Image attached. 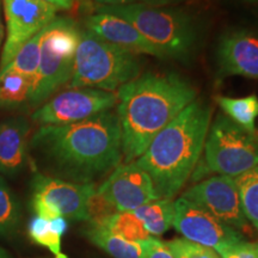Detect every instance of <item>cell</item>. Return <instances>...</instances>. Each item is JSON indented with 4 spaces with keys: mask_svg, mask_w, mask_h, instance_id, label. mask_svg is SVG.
<instances>
[{
    "mask_svg": "<svg viewBox=\"0 0 258 258\" xmlns=\"http://www.w3.org/2000/svg\"><path fill=\"white\" fill-rule=\"evenodd\" d=\"M172 226L184 239L211 247L218 254L243 240L241 234L235 228L226 225L207 209L184 198L175 201Z\"/></svg>",
    "mask_w": 258,
    "mask_h": 258,
    "instance_id": "11",
    "label": "cell"
},
{
    "mask_svg": "<svg viewBox=\"0 0 258 258\" xmlns=\"http://www.w3.org/2000/svg\"><path fill=\"white\" fill-rule=\"evenodd\" d=\"M221 258H258V241H244L232 245L219 253Z\"/></svg>",
    "mask_w": 258,
    "mask_h": 258,
    "instance_id": "28",
    "label": "cell"
},
{
    "mask_svg": "<svg viewBox=\"0 0 258 258\" xmlns=\"http://www.w3.org/2000/svg\"><path fill=\"white\" fill-rule=\"evenodd\" d=\"M41 34L40 64L30 99L34 106L46 102L72 78L82 30L73 19L55 17Z\"/></svg>",
    "mask_w": 258,
    "mask_h": 258,
    "instance_id": "6",
    "label": "cell"
},
{
    "mask_svg": "<svg viewBox=\"0 0 258 258\" xmlns=\"http://www.w3.org/2000/svg\"><path fill=\"white\" fill-rule=\"evenodd\" d=\"M117 114L124 163L137 160L158 134L198 97L177 73H146L117 90Z\"/></svg>",
    "mask_w": 258,
    "mask_h": 258,
    "instance_id": "2",
    "label": "cell"
},
{
    "mask_svg": "<svg viewBox=\"0 0 258 258\" xmlns=\"http://www.w3.org/2000/svg\"><path fill=\"white\" fill-rule=\"evenodd\" d=\"M215 102L231 121L250 133H256V120L258 117V97L250 95L240 98L217 96Z\"/></svg>",
    "mask_w": 258,
    "mask_h": 258,
    "instance_id": "20",
    "label": "cell"
},
{
    "mask_svg": "<svg viewBox=\"0 0 258 258\" xmlns=\"http://www.w3.org/2000/svg\"><path fill=\"white\" fill-rule=\"evenodd\" d=\"M34 82L10 66L0 70V109L16 110L30 104Z\"/></svg>",
    "mask_w": 258,
    "mask_h": 258,
    "instance_id": "17",
    "label": "cell"
},
{
    "mask_svg": "<svg viewBox=\"0 0 258 258\" xmlns=\"http://www.w3.org/2000/svg\"><path fill=\"white\" fill-rule=\"evenodd\" d=\"M86 212H88V222L92 225H102L106 219L114 215L118 211L115 206L106 200L101 192L95 190V192L90 196L88 200V206H86Z\"/></svg>",
    "mask_w": 258,
    "mask_h": 258,
    "instance_id": "27",
    "label": "cell"
},
{
    "mask_svg": "<svg viewBox=\"0 0 258 258\" xmlns=\"http://www.w3.org/2000/svg\"><path fill=\"white\" fill-rule=\"evenodd\" d=\"M42 32V31H41ZM41 32L22 46L8 66L35 82L41 57Z\"/></svg>",
    "mask_w": 258,
    "mask_h": 258,
    "instance_id": "25",
    "label": "cell"
},
{
    "mask_svg": "<svg viewBox=\"0 0 258 258\" xmlns=\"http://www.w3.org/2000/svg\"><path fill=\"white\" fill-rule=\"evenodd\" d=\"M135 54L108 43L89 30H82L77 48L71 89H98L114 92L140 76Z\"/></svg>",
    "mask_w": 258,
    "mask_h": 258,
    "instance_id": "5",
    "label": "cell"
},
{
    "mask_svg": "<svg viewBox=\"0 0 258 258\" xmlns=\"http://www.w3.org/2000/svg\"><path fill=\"white\" fill-rule=\"evenodd\" d=\"M217 59L221 78L241 76L258 79V34L246 29L225 34L219 42Z\"/></svg>",
    "mask_w": 258,
    "mask_h": 258,
    "instance_id": "14",
    "label": "cell"
},
{
    "mask_svg": "<svg viewBox=\"0 0 258 258\" xmlns=\"http://www.w3.org/2000/svg\"><path fill=\"white\" fill-rule=\"evenodd\" d=\"M102 226L108 228L111 233L135 243H140L151 238V234L145 228L143 221L134 214V212H117L106 219Z\"/></svg>",
    "mask_w": 258,
    "mask_h": 258,
    "instance_id": "22",
    "label": "cell"
},
{
    "mask_svg": "<svg viewBox=\"0 0 258 258\" xmlns=\"http://www.w3.org/2000/svg\"><path fill=\"white\" fill-rule=\"evenodd\" d=\"M102 6H115V5H127V4H147V5H167L178 3L180 0H95Z\"/></svg>",
    "mask_w": 258,
    "mask_h": 258,
    "instance_id": "30",
    "label": "cell"
},
{
    "mask_svg": "<svg viewBox=\"0 0 258 258\" xmlns=\"http://www.w3.org/2000/svg\"><path fill=\"white\" fill-rule=\"evenodd\" d=\"M3 38H4V25H3L2 19V0H0V48H2Z\"/></svg>",
    "mask_w": 258,
    "mask_h": 258,
    "instance_id": "32",
    "label": "cell"
},
{
    "mask_svg": "<svg viewBox=\"0 0 258 258\" xmlns=\"http://www.w3.org/2000/svg\"><path fill=\"white\" fill-rule=\"evenodd\" d=\"M134 214L143 221L148 233L152 235H161L169 230L173 224L175 218V202L172 200L159 199L156 201L141 206L135 209Z\"/></svg>",
    "mask_w": 258,
    "mask_h": 258,
    "instance_id": "21",
    "label": "cell"
},
{
    "mask_svg": "<svg viewBox=\"0 0 258 258\" xmlns=\"http://www.w3.org/2000/svg\"><path fill=\"white\" fill-rule=\"evenodd\" d=\"M175 258H220L211 247L192 243L186 239H173L165 243Z\"/></svg>",
    "mask_w": 258,
    "mask_h": 258,
    "instance_id": "26",
    "label": "cell"
},
{
    "mask_svg": "<svg viewBox=\"0 0 258 258\" xmlns=\"http://www.w3.org/2000/svg\"><path fill=\"white\" fill-rule=\"evenodd\" d=\"M0 258H11V256H10L8 251L3 249V247H0Z\"/></svg>",
    "mask_w": 258,
    "mask_h": 258,
    "instance_id": "33",
    "label": "cell"
},
{
    "mask_svg": "<svg viewBox=\"0 0 258 258\" xmlns=\"http://www.w3.org/2000/svg\"><path fill=\"white\" fill-rule=\"evenodd\" d=\"M234 179L245 218L258 231V166Z\"/></svg>",
    "mask_w": 258,
    "mask_h": 258,
    "instance_id": "24",
    "label": "cell"
},
{
    "mask_svg": "<svg viewBox=\"0 0 258 258\" xmlns=\"http://www.w3.org/2000/svg\"><path fill=\"white\" fill-rule=\"evenodd\" d=\"M143 246V258H175L167 247V245L157 238L140 241Z\"/></svg>",
    "mask_w": 258,
    "mask_h": 258,
    "instance_id": "29",
    "label": "cell"
},
{
    "mask_svg": "<svg viewBox=\"0 0 258 258\" xmlns=\"http://www.w3.org/2000/svg\"><path fill=\"white\" fill-rule=\"evenodd\" d=\"M56 10H70L72 9L78 0H43Z\"/></svg>",
    "mask_w": 258,
    "mask_h": 258,
    "instance_id": "31",
    "label": "cell"
},
{
    "mask_svg": "<svg viewBox=\"0 0 258 258\" xmlns=\"http://www.w3.org/2000/svg\"><path fill=\"white\" fill-rule=\"evenodd\" d=\"M67 227L69 222L62 217L47 220L36 215L29 221L28 233L31 240L47 247L55 258H69L61 250V238L67 231Z\"/></svg>",
    "mask_w": 258,
    "mask_h": 258,
    "instance_id": "18",
    "label": "cell"
},
{
    "mask_svg": "<svg viewBox=\"0 0 258 258\" xmlns=\"http://www.w3.org/2000/svg\"><path fill=\"white\" fill-rule=\"evenodd\" d=\"M86 237L93 244L104 250L114 258H143V246L140 243L125 240L111 233L102 225L89 224L85 230Z\"/></svg>",
    "mask_w": 258,
    "mask_h": 258,
    "instance_id": "19",
    "label": "cell"
},
{
    "mask_svg": "<svg viewBox=\"0 0 258 258\" xmlns=\"http://www.w3.org/2000/svg\"><path fill=\"white\" fill-rule=\"evenodd\" d=\"M28 150L37 164L55 176L74 183H93L120 165V120L109 110L77 123L41 125L30 138Z\"/></svg>",
    "mask_w": 258,
    "mask_h": 258,
    "instance_id": "1",
    "label": "cell"
},
{
    "mask_svg": "<svg viewBox=\"0 0 258 258\" xmlns=\"http://www.w3.org/2000/svg\"><path fill=\"white\" fill-rule=\"evenodd\" d=\"M182 198L201 206L219 220L233 228L247 227L239 191L233 177L219 175L202 180L183 194Z\"/></svg>",
    "mask_w": 258,
    "mask_h": 258,
    "instance_id": "13",
    "label": "cell"
},
{
    "mask_svg": "<svg viewBox=\"0 0 258 258\" xmlns=\"http://www.w3.org/2000/svg\"><path fill=\"white\" fill-rule=\"evenodd\" d=\"M212 114L207 102L195 99L135 160L150 175L159 199L172 200L195 169L205 148Z\"/></svg>",
    "mask_w": 258,
    "mask_h": 258,
    "instance_id": "3",
    "label": "cell"
},
{
    "mask_svg": "<svg viewBox=\"0 0 258 258\" xmlns=\"http://www.w3.org/2000/svg\"><path fill=\"white\" fill-rule=\"evenodd\" d=\"M86 30L108 43L137 54H147L164 59L161 53L145 38L133 24L120 16L98 8L96 14L85 19Z\"/></svg>",
    "mask_w": 258,
    "mask_h": 258,
    "instance_id": "15",
    "label": "cell"
},
{
    "mask_svg": "<svg viewBox=\"0 0 258 258\" xmlns=\"http://www.w3.org/2000/svg\"><path fill=\"white\" fill-rule=\"evenodd\" d=\"M21 222V205L6 180L0 176V235L11 238Z\"/></svg>",
    "mask_w": 258,
    "mask_h": 258,
    "instance_id": "23",
    "label": "cell"
},
{
    "mask_svg": "<svg viewBox=\"0 0 258 258\" xmlns=\"http://www.w3.org/2000/svg\"><path fill=\"white\" fill-rule=\"evenodd\" d=\"M208 169L219 175L235 177L258 166V135L218 115L211 123L205 143Z\"/></svg>",
    "mask_w": 258,
    "mask_h": 258,
    "instance_id": "7",
    "label": "cell"
},
{
    "mask_svg": "<svg viewBox=\"0 0 258 258\" xmlns=\"http://www.w3.org/2000/svg\"><path fill=\"white\" fill-rule=\"evenodd\" d=\"M132 23L160 51L164 59L185 61L191 57L198 31L191 16L176 9L147 4L101 6Z\"/></svg>",
    "mask_w": 258,
    "mask_h": 258,
    "instance_id": "4",
    "label": "cell"
},
{
    "mask_svg": "<svg viewBox=\"0 0 258 258\" xmlns=\"http://www.w3.org/2000/svg\"><path fill=\"white\" fill-rule=\"evenodd\" d=\"M97 191L109 200L118 212H133L159 200L150 175L135 160L116 166Z\"/></svg>",
    "mask_w": 258,
    "mask_h": 258,
    "instance_id": "12",
    "label": "cell"
},
{
    "mask_svg": "<svg viewBox=\"0 0 258 258\" xmlns=\"http://www.w3.org/2000/svg\"><path fill=\"white\" fill-rule=\"evenodd\" d=\"M117 104V93L98 89H71L41 105L31 120L41 125H61L82 122Z\"/></svg>",
    "mask_w": 258,
    "mask_h": 258,
    "instance_id": "9",
    "label": "cell"
},
{
    "mask_svg": "<svg viewBox=\"0 0 258 258\" xmlns=\"http://www.w3.org/2000/svg\"><path fill=\"white\" fill-rule=\"evenodd\" d=\"M29 131L30 124L22 116L0 122V173L14 177L24 169Z\"/></svg>",
    "mask_w": 258,
    "mask_h": 258,
    "instance_id": "16",
    "label": "cell"
},
{
    "mask_svg": "<svg viewBox=\"0 0 258 258\" xmlns=\"http://www.w3.org/2000/svg\"><path fill=\"white\" fill-rule=\"evenodd\" d=\"M95 183H74L36 172L31 182V208L37 217L51 220L59 217L88 221V200Z\"/></svg>",
    "mask_w": 258,
    "mask_h": 258,
    "instance_id": "8",
    "label": "cell"
},
{
    "mask_svg": "<svg viewBox=\"0 0 258 258\" xmlns=\"http://www.w3.org/2000/svg\"><path fill=\"white\" fill-rule=\"evenodd\" d=\"M244 2H246V3H250V4L258 5V0H244Z\"/></svg>",
    "mask_w": 258,
    "mask_h": 258,
    "instance_id": "34",
    "label": "cell"
},
{
    "mask_svg": "<svg viewBox=\"0 0 258 258\" xmlns=\"http://www.w3.org/2000/svg\"><path fill=\"white\" fill-rule=\"evenodd\" d=\"M6 22V38L0 70L11 62L23 44L40 34L55 18L57 10L43 0H2Z\"/></svg>",
    "mask_w": 258,
    "mask_h": 258,
    "instance_id": "10",
    "label": "cell"
}]
</instances>
